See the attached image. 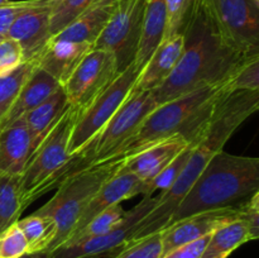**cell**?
Listing matches in <instances>:
<instances>
[{"label":"cell","mask_w":259,"mask_h":258,"mask_svg":"<svg viewBox=\"0 0 259 258\" xmlns=\"http://www.w3.org/2000/svg\"><path fill=\"white\" fill-rule=\"evenodd\" d=\"M182 35L184 50L174 72L152 91L157 105L204 86L227 81L247 58L252 57L240 53L223 37L200 0Z\"/></svg>","instance_id":"cell-1"},{"label":"cell","mask_w":259,"mask_h":258,"mask_svg":"<svg viewBox=\"0 0 259 258\" xmlns=\"http://www.w3.org/2000/svg\"><path fill=\"white\" fill-rule=\"evenodd\" d=\"M259 109V91H233L223 96L214 108L201 137L195 143L189 161L172 187L156 196L153 210L142 222L133 240L159 232L168 224L182 197L212 157L224 149L225 144L239 126Z\"/></svg>","instance_id":"cell-2"},{"label":"cell","mask_w":259,"mask_h":258,"mask_svg":"<svg viewBox=\"0 0 259 258\" xmlns=\"http://www.w3.org/2000/svg\"><path fill=\"white\" fill-rule=\"evenodd\" d=\"M257 191L259 158L237 156L223 149L212 157L182 197L166 227L190 215L232 206Z\"/></svg>","instance_id":"cell-3"},{"label":"cell","mask_w":259,"mask_h":258,"mask_svg":"<svg viewBox=\"0 0 259 258\" xmlns=\"http://www.w3.org/2000/svg\"><path fill=\"white\" fill-rule=\"evenodd\" d=\"M229 93L233 91L229 90L227 80L204 86L158 105L113 161L120 162L141 149L172 136H182L189 142L199 138L217 104Z\"/></svg>","instance_id":"cell-4"},{"label":"cell","mask_w":259,"mask_h":258,"mask_svg":"<svg viewBox=\"0 0 259 258\" xmlns=\"http://www.w3.org/2000/svg\"><path fill=\"white\" fill-rule=\"evenodd\" d=\"M80 109L70 105L52 131L46 136L28 159L20 175L22 205L27 207L42 196L58 180L73 172V162L78 156L70 153V139Z\"/></svg>","instance_id":"cell-5"},{"label":"cell","mask_w":259,"mask_h":258,"mask_svg":"<svg viewBox=\"0 0 259 258\" xmlns=\"http://www.w3.org/2000/svg\"><path fill=\"white\" fill-rule=\"evenodd\" d=\"M119 162L86 166L75 169L62 180L55 196L37 210V214L50 217L56 224V235L48 253L61 247L75 229L94 195L118 171Z\"/></svg>","instance_id":"cell-6"},{"label":"cell","mask_w":259,"mask_h":258,"mask_svg":"<svg viewBox=\"0 0 259 258\" xmlns=\"http://www.w3.org/2000/svg\"><path fill=\"white\" fill-rule=\"evenodd\" d=\"M157 106L152 91L129 95L81 153V161L88 162L86 166L113 161Z\"/></svg>","instance_id":"cell-7"},{"label":"cell","mask_w":259,"mask_h":258,"mask_svg":"<svg viewBox=\"0 0 259 258\" xmlns=\"http://www.w3.org/2000/svg\"><path fill=\"white\" fill-rule=\"evenodd\" d=\"M141 70L136 62L119 73L88 106L78 111L70 139V153L81 156L96 134L129 98Z\"/></svg>","instance_id":"cell-8"},{"label":"cell","mask_w":259,"mask_h":258,"mask_svg":"<svg viewBox=\"0 0 259 258\" xmlns=\"http://www.w3.org/2000/svg\"><path fill=\"white\" fill-rule=\"evenodd\" d=\"M223 37L245 56L259 55V4L253 0H200Z\"/></svg>","instance_id":"cell-9"},{"label":"cell","mask_w":259,"mask_h":258,"mask_svg":"<svg viewBox=\"0 0 259 258\" xmlns=\"http://www.w3.org/2000/svg\"><path fill=\"white\" fill-rule=\"evenodd\" d=\"M156 197L143 196L138 205L129 210L113 230L68 245H61L48 253L47 258H111L133 242L144 218L153 210Z\"/></svg>","instance_id":"cell-10"},{"label":"cell","mask_w":259,"mask_h":258,"mask_svg":"<svg viewBox=\"0 0 259 258\" xmlns=\"http://www.w3.org/2000/svg\"><path fill=\"white\" fill-rule=\"evenodd\" d=\"M146 2L129 0L118 4L113 17L93 45L94 48L108 51L113 55L118 73L136 61Z\"/></svg>","instance_id":"cell-11"},{"label":"cell","mask_w":259,"mask_h":258,"mask_svg":"<svg viewBox=\"0 0 259 258\" xmlns=\"http://www.w3.org/2000/svg\"><path fill=\"white\" fill-rule=\"evenodd\" d=\"M118 75L113 55L93 47L62 85L68 104L81 110Z\"/></svg>","instance_id":"cell-12"},{"label":"cell","mask_w":259,"mask_h":258,"mask_svg":"<svg viewBox=\"0 0 259 258\" xmlns=\"http://www.w3.org/2000/svg\"><path fill=\"white\" fill-rule=\"evenodd\" d=\"M239 204L199 212L172 223L162 229V255L175 248L210 235L215 230L239 218Z\"/></svg>","instance_id":"cell-13"},{"label":"cell","mask_w":259,"mask_h":258,"mask_svg":"<svg viewBox=\"0 0 259 258\" xmlns=\"http://www.w3.org/2000/svg\"><path fill=\"white\" fill-rule=\"evenodd\" d=\"M190 142L182 136H172L161 139L137 153L119 162L118 172H128L138 176L144 182H149L166 168Z\"/></svg>","instance_id":"cell-14"},{"label":"cell","mask_w":259,"mask_h":258,"mask_svg":"<svg viewBox=\"0 0 259 258\" xmlns=\"http://www.w3.org/2000/svg\"><path fill=\"white\" fill-rule=\"evenodd\" d=\"M51 0L48 4L27 10L14 20L7 38L20 46L23 60L34 61L52 38L50 30Z\"/></svg>","instance_id":"cell-15"},{"label":"cell","mask_w":259,"mask_h":258,"mask_svg":"<svg viewBox=\"0 0 259 258\" xmlns=\"http://www.w3.org/2000/svg\"><path fill=\"white\" fill-rule=\"evenodd\" d=\"M146 192V182L138 176L128 172H118L100 187L98 192L94 195L85 211L82 212L80 219L75 225V229L70 237L82 229L93 218L103 212L104 210L121 204L125 200L132 199L138 195H144ZM68 237V238H70ZM67 238V239H68Z\"/></svg>","instance_id":"cell-16"},{"label":"cell","mask_w":259,"mask_h":258,"mask_svg":"<svg viewBox=\"0 0 259 258\" xmlns=\"http://www.w3.org/2000/svg\"><path fill=\"white\" fill-rule=\"evenodd\" d=\"M184 50V35L164 38L137 77L131 95L158 89L171 76Z\"/></svg>","instance_id":"cell-17"},{"label":"cell","mask_w":259,"mask_h":258,"mask_svg":"<svg viewBox=\"0 0 259 258\" xmlns=\"http://www.w3.org/2000/svg\"><path fill=\"white\" fill-rule=\"evenodd\" d=\"M91 48L93 46L89 43L51 38L34 61L38 67L50 73L62 86Z\"/></svg>","instance_id":"cell-18"},{"label":"cell","mask_w":259,"mask_h":258,"mask_svg":"<svg viewBox=\"0 0 259 258\" xmlns=\"http://www.w3.org/2000/svg\"><path fill=\"white\" fill-rule=\"evenodd\" d=\"M62 86L53 78L50 73L43 71L37 66L32 75L28 77L22 90L15 98L14 103L0 121V131L5 126L10 125L14 121L19 120L32 109L37 108L40 103L50 98Z\"/></svg>","instance_id":"cell-19"},{"label":"cell","mask_w":259,"mask_h":258,"mask_svg":"<svg viewBox=\"0 0 259 258\" xmlns=\"http://www.w3.org/2000/svg\"><path fill=\"white\" fill-rule=\"evenodd\" d=\"M116 8L118 0H95L77 19L73 20L68 27L52 38L71 42H83L93 46L113 17Z\"/></svg>","instance_id":"cell-20"},{"label":"cell","mask_w":259,"mask_h":258,"mask_svg":"<svg viewBox=\"0 0 259 258\" xmlns=\"http://www.w3.org/2000/svg\"><path fill=\"white\" fill-rule=\"evenodd\" d=\"M32 153V139L23 119L0 131V172L20 176Z\"/></svg>","instance_id":"cell-21"},{"label":"cell","mask_w":259,"mask_h":258,"mask_svg":"<svg viewBox=\"0 0 259 258\" xmlns=\"http://www.w3.org/2000/svg\"><path fill=\"white\" fill-rule=\"evenodd\" d=\"M166 27L167 14L164 0H147L142 20L141 39L134 61L139 70L144 67L154 50L164 39Z\"/></svg>","instance_id":"cell-22"},{"label":"cell","mask_w":259,"mask_h":258,"mask_svg":"<svg viewBox=\"0 0 259 258\" xmlns=\"http://www.w3.org/2000/svg\"><path fill=\"white\" fill-rule=\"evenodd\" d=\"M68 106L70 104L66 98L65 91L62 88H60L53 95L40 103L37 108L32 109L29 113L23 116L22 119L24 120L29 131L30 139H32L33 152L46 138V136L52 131L63 113L67 110Z\"/></svg>","instance_id":"cell-23"},{"label":"cell","mask_w":259,"mask_h":258,"mask_svg":"<svg viewBox=\"0 0 259 258\" xmlns=\"http://www.w3.org/2000/svg\"><path fill=\"white\" fill-rule=\"evenodd\" d=\"M249 240L245 225L239 219L233 220L210 234L200 258H228Z\"/></svg>","instance_id":"cell-24"},{"label":"cell","mask_w":259,"mask_h":258,"mask_svg":"<svg viewBox=\"0 0 259 258\" xmlns=\"http://www.w3.org/2000/svg\"><path fill=\"white\" fill-rule=\"evenodd\" d=\"M23 210L20 176L0 172V234L19 220Z\"/></svg>","instance_id":"cell-25"},{"label":"cell","mask_w":259,"mask_h":258,"mask_svg":"<svg viewBox=\"0 0 259 258\" xmlns=\"http://www.w3.org/2000/svg\"><path fill=\"white\" fill-rule=\"evenodd\" d=\"M28 243L29 253L48 252L56 235V224L50 217L33 212L17 222Z\"/></svg>","instance_id":"cell-26"},{"label":"cell","mask_w":259,"mask_h":258,"mask_svg":"<svg viewBox=\"0 0 259 258\" xmlns=\"http://www.w3.org/2000/svg\"><path fill=\"white\" fill-rule=\"evenodd\" d=\"M35 67V61H24L12 72L0 76V121L13 105L15 98Z\"/></svg>","instance_id":"cell-27"},{"label":"cell","mask_w":259,"mask_h":258,"mask_svg":"<svg viewBox=\"0 0 259 258\" xmlns=\"http://www.w3.org/2000/svg\"><path fill=\"white\" fill-rule=\"evenodd\" d=\"M126 211H124L123 206L120 204L114 205V206L109 207V209L104 210L99 215L90 220L85 227L81 230H78L76 234L68 238L62 245L73 244V243L81 242V240L89 239V238L98 237V235H103L113 230L116 225L121 223V220L125 217Z\"/></svg>","instance_id":"cell-28"},{"label":"cell","mask_w":259,"mask_h":258,"mask_svg":"<svg viewBox=\"0 0 259 258\" xmlns=\"http://www.w3.org/2000/svg\"><path fill=\"white\" fill-rule=\"evenodd\" d=\"M95 0H52L51 3L50 30L55 37L77 19Z\"/></svg>","instance_id":"cell-29"},{"label":"cell","mask_w":259,"mask_h":258,"mask_svg":"<svg viewBox=\"0 0 259 258\" xmlns=\"http://www.w3.org/2000/svg\"><path fill=\"white\" fill-rule=\"evenodd\" d=\"M200 137L199 138L190 141L189 146H187L186 148H185L184 151H182L181 153H180L179 156H177L176 158H175L174 161L166 167V168L162 169V171L159 172V174L157 175L152 181L147 182L146 192H144L143 196H152V194H153L154 191H157V190H158L159 192H163L171 189L172 185L176 182V180L179 179V176L181 175L182 169H184L185 166H186L187 161H189L190 153H191L195 143L200 139Z\"/></svg>","instance_id":"cell-30"},{"label":"cell","mask_w":259,"mask_h":258,"mask_svg":"<svg viewBox=\"0 0 259 258\" xmlns=\"http://www.w3.org/2000/svg\"><path fill=\"white\" fill-rule=\"evenodd\" d=\"M167 14L166 37L184 34L196 9L197 0H164Z\"/></svg>","instance_id":"cell-31"},{"label":"cell","mask_w":259,"mask_h":258,"mask_svg":"<svg viewBox=\"0 0 259 258\" xmlns=\"http://www.w3.org/2000/svg\"><path fill=\"white\" fill-rule=\"evenodd\" d=\"M162 230L133 240L111 258H161Z\"/></svg>","instance_id":"cell-32"},{"label":"cell","mask_w":259,"mask_h":258,"mask_svg":"<svg viewBox=\"0 0 259 258\" xmlns=\"http://www.w3.org/2000/svg\"><path fill=\"white\" fill-rule=\"evenodd\" d=\"M230 91H259V55L247 58L228 78Z\"/></svg>","instance_id":"cell-33"},{"label":"cell","mask_w":259,"mask_h":258,"mask_svg":"<svg viewBox=\"0 0 259 258\" xmlns=\"http://www.w3.org/2000/svg\"><path fill=\"white\" fill-rule=\"evenodd\" d=\"M29 253L28 243L17 223L0 234V258H20Z\"/></svg>","instance_id":"cell-34"},{"label":"cell","mask_w":259,"mask_h":258,"mask_svg":"<svg viewBox=\"0 0 259 258\" xmlns=\"http://www.w3.org/2000/svg\"><path fill=\"white\" fill-rule=\"evenodd\" d=\"M50 2L51 0H22V2H10L9 4L0 7V40L7 38L8 30L19 15L33 8L48 4Z\"/></svg>","instance_id":"cell-35"},{"label":"cell","mask_w":259,"mask_h":258,"mask_svg":"<svg viewBox=\"0 0 259 258\" xmlns=\"http://www.w3.org/2000/svg\"><path fill=\"white\" fill-rule=\"evenodd\" d=\"M238 219L245 225L250 239L259 238V191L239 204V218Z\"/></svg>","instance_id":"cell-36"},{"label":"cell","mask_w":259,"mask_h":258,"mask_svg":"<svg viewBox=\"0 0 259 258\" xmlns=\"http://www.w3.org/2000/svg\"><path fill=\"white\" fill-rule=\"evenodd\" d=\"M24 62L20 46L10 38L0 40V76L7 75Z\"/></svg>","instance_id":"cell-37"},{"label":"cell","mask_w":259,"mask_h":258,"mask_svg":"<svg viewBox=\"0 0 259 258\" xmlns=\"http://www.w3.org/2000/svg\"><path fill=\"white\" fill-rule=\"evenodd\" d=\"M209 237L210 235H207V237L200 238V239L187 243L179 248H175L174 250L166 253L161 258H200L207 240H209Z\"/></svg>","instance_id":"cell-38"},{"label":"cell","mask_w":259,"mask_h":258,"mask_svg":"<svg viewBox=\"0 0 259 258\" xmlns=\"http://www.w3.org/2000/svg\"><path fill=\"white\" fill-rule=\"evenodd\" d=\"M48 252H35V253H27L20 258H47Z\"/></svg>","instance_id":"cell-39"},{"label":"cell","mask_w":259,"mask_h":258,"mask_svg":"<svg viewBox=\"0 0 259 258\" xmlns=\"http://www.w3.org/2000/svg\"><path fill=\"white\" fill-rule=\"evenodd\" d=\"M10 2H12V0H0V7H4V5L9 4Z\"/></svg>","instance_id":"cell-40"},{"label":"cell","mask_w":259,"mask_h":258,"mask_svg":"<svg viewBox=\"0 0 259 258\" xmlns=\"http://www.w3.org/2000/svg\"><path fill=\"white\" fill-rule=\"evenodd\" d=\"M129 2V0H118V4H123V3Z\"/></svg>","instance_id":"cell-41"},{"label":"cell","mask_w":259,"mask_h":258,"mask_svg":"<svg viewBox=\"0 0 259 258\" xmlns=\"http://www.w3.org/2000/svg\"><path fill=\"white\" fill-rule=\"evenodd\" d=\"M253 2H255V3H258V4H259V0H253Z\"/></svg>","instance_id":"cell-42"}]
</instances>
